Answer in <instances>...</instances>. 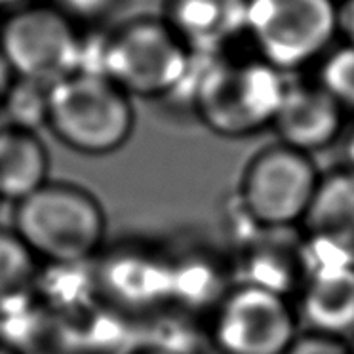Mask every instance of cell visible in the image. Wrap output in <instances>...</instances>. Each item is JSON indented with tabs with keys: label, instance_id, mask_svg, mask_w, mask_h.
Listing matches in <instances>:
<instances>
[{
	"label": "cell",
	"instance_id": "4fadbf2b",
	"mask_svg": "<svg viewBox=\"0 0 354 354\" xmlns=\"http://www.w3.org/2000/svg\"><path fill=\"white\" fill-rule=\"evenodd\" d=\"M232 286L234 270L225 250L194 244L171 252V310L206 322Z\"/></svg>",
	"mask_w": 354,
	"mask_h": 354
},
{
	"label": "cell",
	"instance_id": "484cf974",
	"mask_svg": "<svg viewBox=\"0 0 354 354\" xmlns=\"http://www.w3.org/2000/svg\"><path fill=\"white\" fill-rule=\"evenodd\" d=\"M14 80H16L14 73H12L10 65L6 63V59H4V55L0 54V103L6 97L10 86L14 84Z\"/></svg>",
	"mask_w": 354,
	"mask_h": 354
},
{
	"label": "cell",
	"instance_id": "603a6c76",
	"mask_svg": "<svg viewBox=\"0 0 354 354\" xmlns=\"http://www.w3.org/2000/svg\"><path fill=\"white\" fill-rule=\"evenodd\" d=\"M73 24H100L120 6V0H48Z\"/></svg>",
	"mask_w": 354,
	"mask_h": 354
},
{
	"label": "cell",
	"instance_id": "6da1fadb",
	"mask_svg": "<svg viewBox=\"0 0 354 354\" xmlns=\"http://www.w3.org/2000/svg\"><path fill=\"white\" fill-rule=\"evenodd\" d=\"M194 78V113L223 139L254 138L270 130L288 86L286 75L257 55H216Z\"/></svg>",
	"mask_w": 354,
	"mask_h": 354
},
{
	"label": "cell",
	"instance_id": "8fae6325",
	"mask_svg": "<svg viewBox=\"0 0 354 354\" xmlns=\"http://www.w3.org/2000/svg\"><path fill=\"white\" fill-rule=\"evenodd\" d=\"M270 130L278 143L315 156L341 141L346 111L316 80L288 82Z\"/></svg>",
	"mask_w": 354,
	"mask_h": 354
},
{
	"label": "cell",
	"instance_id": "83f0119b",
	"mask_svg": "<svg viewBox=\"0 0 354 354\" xmlns=\"http://www.w3.org/2000/svg\"><path fill=\"white\" fill-rule=\"evenodd\" d=\"M124 354H177L171 353V351H166V348H162V346L151 345V343H145V341H139L133 346H130L128 351Z\"/></svg>",
	"mask_w": 354,
	"mask_h": 354
},
{
	"label": "cell",
	"instance_id": "7a4b0ae2",
	"mask_svg": "<svg viewBox=\"0 0 354 354\" xmlns=\"http://www.w3.org/2000/svg\"><path fill=\"white\" fill-rule=\"evenodd\" d=\"M12 229L40 263L93 261L105 248L107 216L88 189L50 179L14 206Z\"/></svg>",
	"mask_w": 354,
	"mask_h": 354
},
{
	"label": "cell",
	"instance_id": "8992f818",
	"mask_svg": "<svg viewBox=\"0 0 354 354\" xmlns=\"http://www.w3.org/2000/svg\"><path fill=\"white\" fill-rule=\"evenodd\" d=\"M322 174L315 156L274 141L248 160L234 193L265 229H297Z\"/></svg>",
	"mask_w": 354,
	"mask_h": 354
},
{
	"label": "cell",
	"instance_id": "d6986e66",
	"mask_svg": "<svg viewBox=\"0 0 354 354\" xmlns=\"http://www.w3.org/2000/svg\"><path fill=\"white\" fill-rule=\"evenodd\" d=\"M54 316L40 303L37 293L27 290L0 301V343L21 354L50 345Z\"/></svg>",
	"mask_w": 354,
	"mask_h": 354
},
{
	"label": "cell",
	"instance_id": "5bb4252c",
	"mask_svg": "<svg viewBox=\"0 0 354 354\" xmlns=\"http://www.w3.org/2000/svg\"><path fill=\"white\" fill-rule=\"evenodd\" d=\"M250 0H166L162 19L194 55H221L246 35Z\"/></svg>",
	"mask_w": 354,
	"mask_h": 354
},
{
	"label": "cell",
	"instance_id": "4dcf8cb0",
	"mask_svg": "<svg viewBox=\"0 0 354 354\" xmlns=\"http://www.w3.org/2000/svg\"><path fill=\"white\" fill-rule=\"evenodd\" d=\"M348 354H354V337L348 341Z\"/></svg>",
	"mask_w": 354,
	"mask_h": 354
},
{
	"label": "cell",
	"instance_id": "d4e9b609",
	"mask_svg": "<svg viewBox=\"0 0 354 354\" xmlns=\"http://www.w3.org/2000/svg\"><path fill=\"white\" fill-rule=\"evenodd\" d=\"M339 35L354 46V0L339 2Z\"/></svg>",
	"mask_w": 354,
	"mask_h": 354
},
{
	"label": "cell",
	"instance_id": "7c38bea8",
	"mask_svg": "<svg viewBox=\"0 0 354 354\" xmlns=\"http://www.w3.org/2000/svg\"><path fill=\"white\" fill-rule=\"evenodd\" d=\"M234 284L261 288L295 299L308 277L305 250L297 229H265L231 257Z\"/></svg>",
	"mask_w": 354,
	"mask_h": 354
},
{
	"label": "cell",
	"instance_id": "4316f807",
	"mask_svg": "<svg viewBox=\"0 0 354 354\" xmlns=\"http://www.w3.org/2000/svg\"><path fill=\"white\" fill-rule=\"evenodd\" d=\"M341 141H345V166L354 169V124L351 128H346L345 133H343V138Z\"/></svg>",
	"mask_w": 354,
	"mask_h": 354
},
{
	"label": "cell",
	"instance_id": "9a60e30c",
	"mask_svg": "<svg viewBox=\"0 0 354 354\" xmlns=\"http://www.w3.org/2000/svg\"><path fill=\"white\" fill-rule=\"evenodd\" d=\"M293 303L301 330L354 337V269L310 270Z\"/></svg>",
	"mask_w": 354,
	"mask_h": 354
},
{
	"label": "cell",
	"instance_id": "cb8c5ba5",
	"mask_svg": "<svg viewBox=\"0 0 354 354\" xmlns=\"http://www.w3.org/2000/svg\"><path fill=\"white\" fill-rule=\"evenodd\" d=\"M286 354H348V341L301 330Z\"/></svg>",
	"mask_w": 354,
	"mask_h": 354
},
{
	"label": "cell",
	"instance_id": "9c48e42d",
	"mask_svg": "<svg viewBox=\"0 0 354 354\" xmlns=\"http://www.w3.org/2000/svg\"><path fill=\"white\" fill-rule=\"evenodd\" d=\"M95 277L105 305L128 318H151L169 308L171 250L136 240L105 246Z\"/></svg>",
	"mask_w": 354,
	"mask_h": 354
},
{
	"label": "cell",
	"instance_id": "44dd1931",
	"mask_svg": "<svg viewBox=\"0 0 354 354\" xmlns=\"http://www.w3.org/2000/svg\"><path fill=\"white\" fill-rule=\"evenodd\" d=\"M48 92L50 86L16 78L0 103V118L4 126L37 133L39 128L46 126Z\"/></svg>",
	"mask_w": 354,
	"mask_h": 354
},
{
	"label": "cell",
	"instance_id": "e0dca14e",
	"mask_svg": "<svg viewBox=\"0 0 354 354\" xmlns=\"http://www.w3.org/2000/svg\"><path fill=\"white\" fill-rule=\"evenodd\" d=\"M50 181V154L35 131H0V201L16 206Z\"/></svg>",
	"mask_w": 354,
	"mask_h": 354
},
{
	"label": "cell",
	"instance_id": "f546056e",
	"mask_svg": "<svg viewBox=\"0 0 354 354\" xmlns=\"http://www.w3.org/2000/svg\"><path fill=\"white\" fill-rule=\"evenodd\" d=\"M0 354H21V353H17V351H14V348H10V346L0 343Z\"/></svg>",
	"mask_w": 354,
	"mask_h": 354
},
{
	"label": "cell",
	"instance_id": "ffe728a7",
	"mask_svg": "<svg viewBox=\"0 0 354 354\" xmlns=\"http://www.w3.org/2000/svg\"><path fill=\"white\" fill-rule=\"evenodd\" d=\"M40 261L12 227H0V301L31 290Z\"/></svg>",
	"mask_w": 354,
	"mask_h": 354
},
{
	"label": "cell",
	"instance_id": "5b68a950",
	"mask_svg": "<svg viewBox=\"0 0 354 354\" xmlns=\"http://www.w3.org/2000/svg\"><path fill=\"white\" fill-rule=\"evenodd\" d=\"M246 37L282 75L318 63L339 37L337 0H250Z\"/></svg>",
	"mask_w": 354,
	"mask_h": 354
},
{
	"label": "cell",
	"instance_id": "ba28073f",
	"mask_svg": "<svg viewBox=\"0 0 354 354\" xmlns=\"http://www.w3.org/2000/svg\"><path fill=\"white\" fill-rule=\"evenodd\" d=\"M80 42L77 24L50 2L14 10L0 25V54L14 77L44 86L77 73Z\"/></svg>",
	"mask_w": 354,
	"mask_h": 354
},
{
	"label": "cell",
	"instance_id": "277c9868",
	"mask_svg": "<svg viewBox=\"0 0 354 354\" xmlns=\"http://www.w3.org/2000/svg\"><path fill=\"white\" fill-rule=\"evenodd\" d=\"M196 55L162 17H136L105 35L101 73L130 97H169L194 78Z\"/></svg>",
	"mask_w": 354,
	"mask_h": 354
},
{
	"label": "cell",
	"instance_id": "f1b7e54d",
	"mask_svg": "<svg viewBox=\"0 0 354 354\" xmlns=\"http://www.w3.org/2000/svg\"><path fill=\"white\" fill-rule=\"evenodd\" d=\"M32 0H0V10H10L14 12L17 8H24L27 4H31Z\"/></svg>",
	"mask_w": 354,
	"mask_h": 354
},
{
	"label": "cell",
	"instance_id": "7402d4cb",
	"mask_svg": "<svg viewBox=\"0 0 354 354\" xmlns=\"http://www.w3.org/2000/svg\"><path fill=\"white\" fill-rule=\"evenodd\" d=\"M316 82L341 103L346 113H354V46L341 44L331 48L318 62Z\"/></svg>",
	"mask_w": 354,
	"mask_h": 354
},
{
	"label": "cell",
	"instance_id": "2e32d148",
	"mask_svg": "<svg viewBox=\"0 0 354 354\" xmlns=\"http://www.w3.org/2000/svg\"><path fill=\"white\" fill-rule=\"evenodd\" d=\"M131 318L103 301L69 318L54 320L50 345L57 354H116L128 339Z\"/></svg>",
	"mask_w": 354,
	"mask_h": 354
},
{
	"label": "cell",
	"instance_id": "ac0fdd59",
	"mask_svg": "<svg viewBox=\"0 0 354 354\" xmlns=\"http://www.w3.org/2000/svg\"><path fill=\"white\" fill-rule=\"evenodd\" d=\"M32 292L54 320L92 308L101 303L95 259L82 263H40Z\"/></svg>",
	"mask_w": 354,
	"mask_h": 354
},
{
	"label": "cell",
	"instance_id": "30bf717a",
	"mask_svg": "<svg viewBox=\"0 0 354 354\" xmlns=\"http://www.w3.org/2000/svg\"><path fill=\"white\" fill-rule=\"evenodd\" d=\"M308 272L354 269V169L324 171L315 201L297 227Z\"/></svg>",
	"mask_w": 354,
	"mask_h": 354
},
{
	"label": "cell",
	"instance_id": "1f68e13d",
	"mask_svg": "<svg viewBox=\"0 0 354 354\" xmlns=\"http://www.w3.org/2000/svg\"><path fill=\"white\" fill-rule=\"evenodd\" d=\"M4 130V122H2V118H0V131Z\"/></svg>",
	"mask_w": 354,
	"mask_h": 354
},
{
	"label": "cell",
	"instance_id": "52a82bcc",
	"mask_svg": "<svg viewBox=\"0 0 354 354\" xmlns=\"http://www.w3.org/2000/svg\"><path fill=\"white\" fill-rule=\"evenodd\" d=\"M204 324L216 354H286L301 331L293 299L246 284L232 286Z\"/></svg>",
	"mask_w": 354,
	"mask_h": 354
},
{
	"label": "cell",
	"instance_id": "3957f363",
	"mask_svg": "<svg viewBox=\"0 0 354 354\" xmlns=\"http://www.w3.org/2000/svg\"><path fill=\"white\" fill-rule=\"evenodd\" d=\"M133 126L131 97L103 75L78 71L50 86L46 128L71 151L113 154L128 143Z\"/></svg>",
	"mask_w": 354,
	"mask_h": 354
}]
</instances>
